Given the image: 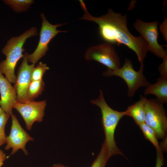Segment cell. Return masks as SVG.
Segmentation results:
<instances>
[{
    "instance_id": "obj_7",
    "label": "cell",
    "mask_w": 167,
    "mask_h": 167,
    "mask_svg": "<svg viewBox=\"0 0 167 167\" xmlns=\"http://www.w3.org/2000/svg\"><path fill=\"white\" fill-rule=\"evenodd\" d=\"M41 17L42 22L39 34V41L34 52L28 54V62L34 64L45 55L49 49L48 45L53 38L59 33L67 32L66 31H61L57 29L65 24H52L48 21L43 13L41 14Z\"/></svg>"
},
{
    "instance_id": "obj_1",
    "label": "cell",
    "mask_w": 167,
    "mask_h": 167,
    "mask_svg": "<svg viewBox=\"0 0 167 167\" xmlns=\"http://www.w3.org/2000/svg\"><path fill=\"white\" fill-rule=\"evenodd\" d=\"M84 14L81 19L93 22L98 25V32L101 38L106 43L119 45H124L136 54L140 65L143 64L148 46L143 37L132 35L127 27V15L114 12L111 9L106 14L95 17L88 11L83 1H80Z\"/></svg>"
},
{
    "instance_id": "obj_22",
    "label": "cell",
    "mask_w": 167,
    "mask_h": 167,
    "mask_svg": "<svg viewBox=\"0 0 167 167\" xmlns=\"http://www.w3.org/2000/svg\"><path fill=\"white\" fill-rule=\"evenodd\" d=\"M167 19L165 18L163 22L160 24L159 29L163 35L164 39L167 41Z\"/></svg>"
},
{
    "instance_id": "obj_11",
    "label": "cell",
    "mask_w": 167,
    "mask_h": 167,
    "mask_svg": "<svg viewBox=\"0 0 167 167\" xmlns=\"http://www.w3.org/2000/svg\"><path fill=\"white\" fill-rule=\"evenodd\" d=\"M27 52L24 55L23 59L19 66L17 75L14 87L17 95V101L23 103L26 101L27 92L29 84L31 81L32 70L35 64H28Z\"/></svg>"
},
{
    "instance_id": "obj_13",
    "label": "cell",
    "mask_w": 167,
    "mask_h": 167,
    "mask_svg": "<svg viewBox=\"0 0 167 167\" xmlns=\"http://www.w3.org/2000/svg\"><path fill=\"white\" fill-rule=\"evenodd\" d=\"M145 96L148 94L155 95L157 100L162 103L167 102V78L160 77L153 84H151L146 87L144 91Z\"/></svg>"
},
{
    "instance_id": "obj_26",
    "label": "cell",
    "mask_w": 167,
    "mask_h": 167,
    "mask_svg": "<svg viewBox=\"0 0 167 167\" xmlns=\"http://www.w3.org/2000/svg\"><path fill=\"white\" fill-rule=\"evenodd\" d=\"M5 112L0 107V115Z\"/></svg>"
},
{
    "instance_id": "obj_15",
    "label": "cell",
    "mask_w": 167,
    "mask_h": 167,
    "mask_svg": "<svg viewBox=\"0 0 167 167\" xmlns=\"http://www.w3.org/2000/svg\"><path fill=\"white\" fill-rule=\"evenodd\" d=\"M44 88L45 84L42 79L31 81L28 88L26 101H34L41 94Z\"/></svg>"
},
{
    "instance_id": "obj_5",
    "label": "cell",
    "mask_w": 167,
    "mask_h": 167,
    "mask_svg": "<svg viewBox=\"0 0 167 167\" xmlns=\"http://www.w3.org/2000/svg\"><path fill=\"white\" fill-rule=\"evenodd\" d=\"M145 111V123L155 131L157 139L166 137L167 118L163 104L156 99H147L143 96Z\"/></svg>"
},
{
    "instance_id": "obj_17",
    "label": "cell",
    "mask_w": 167,
    "mask_h": 167,
    "mask_svg": "<svg viewBox=\"0 0 167 167\" xmlns=\"http://www.w3.org/2000/svg\"><path fill=\"white\" fill-rule=\"evenodd\" d=\"M3 1L16 12L27 11L34 2L32 0H5Z\"/></svg>"
},
{
    "instance_id": "obj_18",
    "label": "cell",
    "mask_w": 167,
    "mask_h": 167,
    "mask_svg": "<svg viewBox=\"0 0 167 167\" xmlns=\"http://www.w3.org/2000/svg\"><path fill=\"white\" fill-rule=\"evenodd\" d=\"M49 69V67L46 64L40 62L34 67L32 71L31 81H38L42 79V77L45 71Z\"/></svg>"
},
{
    "instance_id": "obj_3",
    "label": "cell",
    "mask_w": 167,
    "mask_h": 167,
    "mask_svg": "<svg viewBox=\"0 0 167 167\" xmlns=\"http://www.w3.org/2000/svg\"><path fill=\"white\" fill-rule=\"evenodd\" d=\"M37 35L36 28L32 27L20 35L10 38L2 49V52L6 58L0 62V71L5 75L11 84L15 82V69L18 62L24 56L23 53L25 49L23 46L25 42L28 39Z\"/></svg>"
},
{
    "instance_id": "obj_6",
    "label": "cell",
    "mask_w": 167,
    "mask_h": 167,
    "mask_svg": "<svg viewBox=\"0 0 167 167\" xmlns=\"http://www.w3.org/2000/svg\"><path fill=\"white\" fill-rule=\"evenodd\" d=\"M85 58L87 61L99 62L113 70L121 67L119 57L112 45L107 43L91 46L87 50Z\"/></svg>"
},
{
    "instance_id": "obj_2",
    "label": "cell",
    "mask_w": 167,
    "mask_h": 167,
    "mask_svg": "<svg viewBox=\"0 0 167 167\" xmlns=\"http://www.w3.org/2000/svg\"><path fill=\"white\" fill-rule=\"evenodd\" d=\"M90 102L99 107L101 109V123L105 137L104 142L106 147L107 161L111 157L117 155L127 159L118 147L114 138L115 131L119 121L126 115L125 111L120 112L110 107L105 101L101 90L98 98L91 100Z\"/></svg>"
},
{
    "instance_id": "obj_23",
    "label": "cell",
    "mask_w": 167,
    "mask_h": 167,
    "mask_svg": "<svg viewBox=\"0 0 167 167\" xmlns=\"http://www.w3.org/2000/svg\"><path fill=\"white\" fill-rule=\"evenodd\" d=\"M156 152L155 167H162L164 164V158L162 152Z\"/></svg>"
},
{
    "instance_id": "obj_12",
    "label": "cell",
    "mask_w": 167,
    "mask_h": 167,
    "mask_svg": "<svg viewBox=\"0 0 167 167\" xmlns=\"http://www.w3.org/2000/svg\"><path fill=\"white\" fill-rule=\"evenodd\" d=\"M0 105L3 111L11 115L13 106L17 101L15 90L0 71Z\"/></svg>"
},
{
    "instance_id": "obj_25",
    "label": "cell",
    "mask_w": 167,
    "mask_h": 167,
    "mask_svg": "<svg viewBox=\"0 0 167 167\" xmlns=\"http://www.w3.org/2000/svg\"><path fill=\"white\" fill-rule=\"evenodd\" d=\"M51 167H69L67 166H65L61 164H57L54 165L52 166Z\"/></svg>"
},
{
    "instance_id": "obj_8",
    "label": "cell",
    "mask_w": 167,
    "mask_h": 167,
    "mask_svg": "<svg viewBox=\"0 0 167 167\" xmlns=\"http://www.w3.org/2000/svg\"><path fill=\"white\" fill-rule=\"evenodd\" d=\"M159 23L157 21L147 22L138 19L134 24L133 27L146 42L148 46V51L158 57L163 59L167 56V53L166 50H165L158 42Z\"/></svg>"
},
{
    "instance_id": "obj_19",
    "label": "cell",
    "mask_w": 167,
    "mask_h": 167,
    "mask_svg": "<svg viewBox=\"0 0 167 167\" xmlns=\"http://www.w3.org/2000/svg\"><path fill=\"white\" fill-rule=\"evenodd\" d=\"M107 161L106 150L104 142L102 145L100 152L93 161L91 167H105Z\"/></svg>"
},
{
    "instance_id": "obj_14",
    "label": "cell",
    "mask_w": 167,
    "mask_h": 167,
    "mask_svg": "<svg viewBox=\"0 0 167 167\" xmlns=\"http://www.w3.org/2000/svg\"><path fill=\"white\" fill-rule=\"evenodd\" d=\"M126 115L131 117L138 126L145 122V111L143 96L140 100L129 106L125 110Z\"/></svg>"
},
{
    "instance_id": "obj_21",
    "label": "cell",
    "mask_w": 167,
    "mask_h": 167,
    "mask_svg": "<svg viewBox=\"0 0 167 167\" xmlns=\"http://www.w3.org/2000/svg\"><path fill=\"white\" fill-rule=\"evenodd\" d=\"M163 59L162 62L158 66V70L161 77L167 78V56Z\"/></svg>"
},
{
    "instance_id": "obj_4",
    "label": "cell",
    "mask_w": 167,
    "mask_h": 167,
    "mask_svg": "<svg viewBox=\"0 0 167 167\" xmlns=\"http://www.w3.org/2000/svg\"><path fill=\"white\" fill-rule=\"evenodd\" d=\"M144 64L141 65L138 71L134 70L132 62L126 58L123 65L118 69L111 70L108 69L103 73L104 76H116L122 78L128 87V96H133L138 89L141 87H148L151 84L144 75Z\"/></svg>"
},
{
    "instance_id": "obj_9",
    "label": "cell",
    "mask_w": 167,
    "mask_h": 167,
    "mask_svg": "<svg viewBox=\"0 0 167 167\" xmlns=\"http://www.w3.org/2000/svg\"><path fill=\"white\" fill-rule=\"evenodd\" d=\"M46 105V100L38 101H27L23 103L17 102L13 108L23 118L27 129L30 130L35 122H40L43 120Z\"/></svg>"
},
{
    "instance_id": "obj_24",
    "label": "cell",
    "mask_w": 167,
    "mask_h": 167,
    "mask_svg": "<svg viewBox=\"0 0 167 167\" xmlns=\"http://www.w3.org/2000/svg\"><path fill=\"white\" fill-rule=\"evenodd\" d=\"M6 158V154L2 150L0 149V167H2L4 162Z\"/></svg>"
},
{
    "instance_id": "obj_20",
    "label": "cell",
    "mask_w": 167,
    "mask_h": 167,
    "mask_svg": "<svg viewBox=\"0 0 167 167\" xmlns=\"http://www.w3.org/2000/svg\"><path fill=\"white\" fill-rule=\"evenodd\" d=\"M10 116L5 112L0 115V147L6 143V136L5 132V127Z\"/></svg>"
},
{
    "instance_id": "obj_10",
    "label": "cell",
    "mask_w": 167,
    "mask_h": 167,
    "mask_svg": "<svg viewBox=\"0 0 167 167\" xmlns=\"http://www.w3.org/2000/svg\"><path fill=\"white\" fill-rule=\"evenodd\" d=\"M12 124L9 135L6 136L5 148L6 150L12 149L10 156L15 154L19 150L21 149L26 155L28 153L26 149L28 142L33 141L34 139L22 128L15 115H11Z\"/></svg>"
},
{
    "instance_id": "obj_16",
    "label": "cell",
    "mask_w": 167,
    "mask_h": 167,
    "mask_svg": "<svg viewBox=\"0 0 167 167\" xmlns=\"http://www.w3.org/2000/svg\"><path fill=\"white\" fill-rule=\"evenodd\" d=\"M138 126L146 139L149 140L155 147L156 152H160L162 151L161 149L158 139L154 130L145 122L140 124Z\"/></svg>"
}]
</instances>
